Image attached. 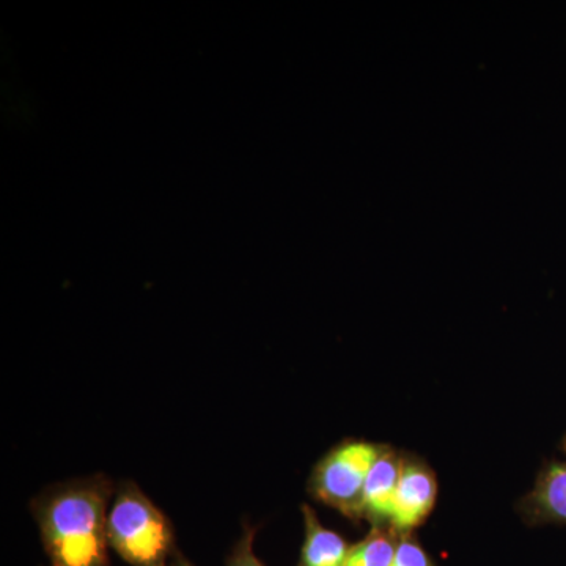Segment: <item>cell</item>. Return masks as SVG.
<instances>
[{"label":"cell","instance_id":"6da1fadb","mask_svg":"<svg viewBox=\"0 0 566 566\" xmlns=\"http://www.w3.org/2000/svg\"><path fill=\"white\" fill-rule=\"evenodd\" d=\"M103 476L77 480L36 499L33 513L52 566H107V502Z\"/></svg>","mask_w":566,"mask_h":566},{"label":"cell","instance_id":"52a82bcc","mask_svg":"<svg viewBox=\"0 0 566 566\" xmlns=\"http://www.w3.org/2000/svg\"><path fill=\"white\" fill-rule=\"evenodd\" d=\"M305 538L297 566H344L352 545L319 523L314 510L303 505Z\"/></svg>","mask_w":566,"mask_h":566},{"label":"cell","instance_id":"3957f363","mask_svg":"<svg viewBox=\"0 0 566 566\" xmlns=\"http://www.w3.org/2000/svg\"><path fill=\"white\" fill-rule=\"evenodd\" d=\"M386 446L345 441L315 465L308 491L316 501L333 506L349 520H364V493L368 472Z\"/></svg>","mask_w":566,"mask_h":566},{"label":"cell","instance_id":"30bf717a","mask_svg":"<svg viewBox=\"0 0 566 566\" xmlns=\"http://www.w3.org/2000/svg\"><path fill=\"white\" fill-rule=\"evenodd\" d=\"M253 531L245 527L244 535L241 536L238 545L234 546L229 566H263L262 562L255 557L252 549Z\"/></svg>","mask_w":566,"mask_h":566},{"label":"cell","instance_id":"ba28073f","mask_svg":"<svg viewBox=\"0 0 566 566\" xmlns=\"http://www.w3.org/2000/svg\"><path fill=\"white\" fill-rule=\"evenodd\" d=\"M400 535L390 527L371 526L364 539L349 547L344 566H390Z\"/></svg>","mask_w":566,"mask_h":566},{"label":"cell","instance_id":"5b68a950","mask_svg":"<svg viewBox=\"0 0 566 566\" xmlns=\"http://www.w3.org/2000/svg\"><path fill=\"white\" fill-rule=\"evenodd\" d=\"M403 460L405 455L386 446L368 472L364 493V520L370 521L371 526L389 527Z\"/></svg>","mask_w":566,"mask_h":566},{"label":"cell","instance_id":"8fae6325","mask_svg":"<svg viewBox=\"0 0 566 566\" xmlns=\"http://www.w3.org/2000/svg\"><path fill=\"white\" fill-rule=\"evenodd\" d=\"M174 566H192L189 564V562H186L185 558L178 557L177 560H175Z\"/></svg>","mask_w":566,"mask_h":566},{"label":"cell","instance_id":"277c9868","mask_svg":"<svg viewBox=\"0 0 566 566\" xmlns=\"http://www.w3.org/2000/svg\"><path fill=\"white\" fill-rule=\"evenodd\" d=\"M438 497V482L430 465L405 457L400 482L395 493L389 527L398 535L412 534L430 516Z\"/></svg>","mask_w":566,"mask_h":566},{"label":"cell","instance_id":"7a4b0ae2","mask_svg":"<svg viewBox=\"0 0 566 566\" xmlns=\"http://www.w3.org/2000/svg\"><path fill=\"white\" fill-rule=\"evenodd\" d=\"M107 538L115 553L133 566H167L174 549L172 526L136 485L122 486L115 495Z\"/></svg>","mask_w":566,"mask_h":566},{"label":"cell","instance_id":"7c38bea8","mask_svg":"<svg viewBox=\"0 0 566 566\" xmlns=\"http://www.w3.org/2000/svg\"><path fill=\"white\" fill-rule=\"evenodd\" d=\"M565 452H566V439H565Z\"/></svg>","mask_w":566,"mask_h":566},{"label":"cell","instance_id":"9c48e42d","mask_svg":"<svg viewBox=\"0 0 566 566\" xmlns=\"http://www.w3.org/2000/svg\"><path fill=\"white\" fill-rule=\"evenodd\" d=\"M390 566H436L433 558L412 534L400 535Z\"/></svg>","mask_w":566,"mask_h":566},{"label":"cell","instance_id":"8992f818","mask_svg":"<svg viewBox=\"0 0 566 566\" xmlns=\"http://www.w3.org/2000/svg\"><path fill=\"white\" fill-rule=\"evenodd\" d=\"M521 512L528 523L566 524V463H551L539 472Z\"/></svg>","mask_w":566,"mask_h":566}]
</instances>
